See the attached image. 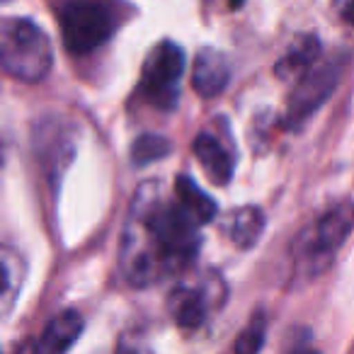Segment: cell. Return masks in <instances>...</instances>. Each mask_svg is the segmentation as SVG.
I'll use <instances>...</instances> for the list:
<instances>
[{"instance_id":"obj_1","label":"cell","mask_w":354,"mask_h":354,"mask_svg":"<svg viewBox=\"0 0 354 354\" xmlns=\"http://www.w3.org/2000/svg\"><path fill=\"white\" fill-rule=\"evenodd\" d=\"M151 185L138 187L122 241V270L136 286L183 270L199 250L197 223L177 207L160 204Z\"/></svg>"},{"instance_id":"obj_2","label":"cell","mask_w":354,"mask_h":354,"mask_svg":"<svg viewBox=\"0 0 354 354\" xmlns=\"http://www.w3.org/2000/svg\"><path fill=\"white\" fill-rule=\"evenodd\" d=\"M54 64L51 41L25 17H0V66L17 80L39 83Z\"/></svg>"},{"instance_id":"obj_3","label":"cell","mask_w":354,"mask_h":354,"mask_svg":"<svg viewBox=\"0 0 354 354\" xmlns=\"http://www.w3.org/2000/svg\"><path fill=\"white\" fill-rule=\"evenodd\" d=\"M349 231H352L349 204L330 209L296 243V265H299V270L306 277H318L333 262L335 252L347 241Z\"/></svg>"},{"instance_id":"obj_4","label":"cell","mask_w":354,"mask_h":354,"mask_svg":"<svg viewBox=\"0 0 354 354\" xmlns=\"http://www.w3.org/2000/svg\"><path fill=\"white\" fill-rule=\"evenodd\" d=\"M114 32V20L100 3L73 0L61 12V35L71 54H90L107 44Z\"/></svg>"},{"instance_id":"obj_5","label":"cell","mask_w":354,"mask_h":354,"mask_svg":"<svg viewBox=\"0 0 354 354\" xmlns=\"http://www.w3.org/2000/svg\"><path fill=\"white\" fill-rule=\"evenodd\" d=\"M185 73V51L175 41H160L143 64L141 93L158 109H172L180 97V78Z\"/></svg>"},{"instance_id":"obj_6","label":"cell","mask_w":354,"mask_h":354,"mask_svg":"<svg viewBox=\"0 0 354 354\" xmlns=\"http://www.w3.org/2000/svg\"><path fill=\"white\" fill-rule=\"evenodd\" d=\"M339 71H342L339 61H328V64L310 68L306 75H301L289 100V107H286V127L299 129L310 114H315V109L323 107L325 100L333 95L335 85H337Z\"/></svg>"},{"instance_id":"obj_7","label":"cell","mask_w":354,"mask_h":354,"mask_svg":"<svg viewBox=\"0 0 354 354\" xmlns=\"http://www.w3.org/2000/svg\"><path fill=\"white\" fill-rule=\"evenodd\" d=\"M83 328V315L78 310H64V313L54 315L41 330L32 354H68L71 347L78 342Z\"/></svg>"},{"instance_id":"obj_8","label":"cell","mask_w":354,"mask_h":354,"mask_svg":"<svg viewBox=\"0 0 354 354\" xmlns=\"http://www.w3.org/2000/svg\"><path fill=\"white\" fill-rule=\"evenodd\" d=\"M228 78H231V68H228V61L221 51L216 49L199 51L192 73V88L202 97H216L218 93H223V88L228 85Z\"/></svg>"},{"instance_id":"obj_9","label":"cell","mask_w":354,"mask_h":354,"mask_svg":"<svg viewBox=\"0 0 354 354\" xmlns=\"http://www.w3.org/2000/svg\"><path fill=\"white\" fill-rule=\"evenodd\" d=\"M194 158L199 160V165L207 170L209 180L216 185H226L233 177V156L226 148L218 143V138H214L212 133H199L192 143Z\"/></svg>"},{"instance_id":"obj_10","label":"cell","mask_w":354,"mask_h":354,"mask_svg":"<svg viewBox=\"0 0 354 354\" xmlns=\"http://www.w3.org/2000/svg\"><path fill=\"white\" fill-rule=\"evenodd\" d=\"M175 194H177V207L183 209L197 226H204V223H209L216 216V212H218L216 202H214L207 192L199 189V185L194 183L192 177H187V175L177 177Z\"/></svg>"},{"instance_id":"obj_11","label":"cell","mask_w":354,"mask_h":354,"mask_svg":"<svg viewBox=\"0 0 354 354\" xmlns=\"http://www.w3.org/2000/svg\"><path fill=\"white\" fill-rule=\"evenodd\" d=\"M167 310H170L172 320L180 328L194 330L204 323L207 318V299L199 289H189V286H177L167 299Z\"/></svg>"},{"instance_id":"obj_12","label":"cell","mask_w":354,"mask_h":354,"mask_svg":"<svg viewBox=\"0 0 354 354\" xmlns=\"http://www.w3.org/2000/svg\"><path fill=\"white\" fill-rule=\"evenodd\" d=\"M320 54V41L313 35H304L289 46V51L284 54V59L277 64V75H281L284 80L289 78H301L313 68L315 59Z\"/></svg>"},{"instance_id":"obj_13","label":"cell","mask_w":354,"mask_h":354,"mask_svg":"<svg viewBox=\"0 0 354 354\" xmlns=\"http://www.w3.org/2000/svg\"><path fill=\"white\" fill-rule=\"evenodd\" d=\"M262 228H265V216L257 207H245L241 212L233 214L231 221V241L236 243L238 248L248 250L252 248L262 236Z\"/></svg>"},{"instance_id":"obj_14","label":"cell","mask_w":354,"mask_h":354,"mask_svg":"<svg viewBox=\"0 0 354 354\" xmlns=\"http://www.w3.org/2000/svg\"><path fill=\"white\" fill-rule=\"evenodd\" d=\"M170 153V141L158 133H141L131 146V162L133 165H148Z\"/></svg>"},{"instance_id":"obj_15","label":"cell","mask_w":354,"mask_h":354,"mask_svg":"<svg viewBox=\"0 0 354 354\" xmlns=\"http://www.w3.org/2000/svg\"><path fill=\"white\" fill-rule=\"evenodd\" d=\"M267 335V318L265 313H255L248 328L238 335L236 339V354H260Z\"/></svg>"},{"instance_id":"obj_16","label":"cell","mask_w":354,"mask_h":354,"mask_svg":"<svg viewBox=\"0 0 354 354\" xmlns=\"http://www.w3.org/2000/svg\"><path fill=\"white\" fill-rule=\"evenodd\" d=\"M8 289V272L6 267H3V262H0V294Z\"/></svg>"},{"instance_id":"obj_17","label":"cell","mask_w":354,"mask_h":354,"mask_svg":"<svg viewBox=\"0 0 354 354\" xmlns=\"http://www.w3.org/2000/svg\"><path fill=\"white\" fill-rule=\"evenodd\" d=\"M119 354H146V352H141V349H129V347H124V349H119Z\"/></svg>"},{"instance_id":"obj_18","label":"cell","mask_w":354,"mask_h":354,"mask_svg":"<svg viewBox=\"0 0 354 354\" xmlns=\"http://www.w3.org/2000/svg\"><path fill=\"white\" fill-rule=\"evenodd\" d=\"M299 354H318V352H299Z\"/></svg>"}]
</instances>
